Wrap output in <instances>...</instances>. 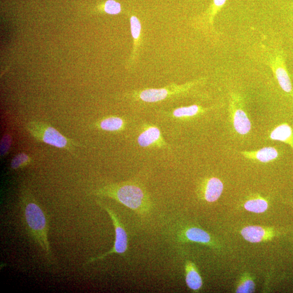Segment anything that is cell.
<instances>
[{
    "mask_svg": "<svg viewBox=\"0 0 293 293\" xmlns=\"http://www.w3.org/2000/svg\"><path fill=\"white\" fill-rule=\"evenodd\" d=\"M20 205L29 235L43 250L47 259L51 260L52 253L48 240V219L43 208L28 188L23 187L21 191Z\"/></svg>",
    "mask_w": 293,
    "mask_h": 293,
    "instance_id": "6da1fadb",
    "label": "cell"
},
{
    "mask_svg": "<svg viewBox=\"0 0 293 293\" xmlns=\"http://www.w3.org/2000/svg\"><path fill=\"white\" fill-rule=\"evenodd\" d=\"M94 193L98 197L115 200L142 216L148 215L152 208L148 192L136 183L111 184L96 190Z\"/></svg>",
    "mask_w": 293,
    "mask_h": 293,
    "instance_id": "7a4b0ae2",
    "label": "cell"
},
{
    "mask_svg": "<svg viewBox=\"0 0 293 293\" xmlns=\"http://www.w3.org/2000/svg\"><path fill=\"white\" fill-rule=\"evenodd\" d=\"M26 128L37 140L55 148L72 151L76 146L71 139L67 138L56 129L44 122L30 121L26 124Z\"/></svg>",
    "mask_w": 293,
    "mask_h": 293,
    "instance_id": "3957f363",
    "label": "cell"
},
{
    "mask_svg": "<svg viewBox=\"0 0 293 293\" xmlns=\"http://www.w3.org/2000/svg\"><path fill=\"white\" fill-rule=\"evenodd\" d=\"M206 80L201 78L187 82L183 85H172L163 88H148L132 93V97L146 103H157L174 96L185 94Z\"/></svg>",
    "mask_w": 293,
    "mask_h": 293,
    "instance_id": "277c9868",
    "label": "cell"
},
{
    "mask_svg": "<svg viewBox=\"0 0 293 293\" xmlns=\"http://www.w3.org/2000/svg\"><path fill=\"white\" fill-rule=\"evenodd\" d=\"M97 204L108 213L111 221H112L115 229V240L114 245L111 250L105 254L91 258L86 264L102 260L111 254H116L124 255L128 249V234L117 214L113 210H111L109 206L102 203V202L97 201Z\"/></svg>",
    "mask_w": 293,
    "mask_h": 293,
    "instance_id": "5b68a950",
    "label": "cell"
},
{
    "mask_svg": "<svg viewBox=\"0 0 293 293\" xmlns=\"http://www.w3.org/2000/svg\"><path fill=\"white\" fill-rule=\"evenodd\" d=\"M230 121L237 133L246 135L252 129V122L244 109V100L239 94L233 93L229 101Z\"/></svg>",
    "mask_w": 293,
    "mask_h": 293,
    "instance_id": "8992f818",
    "label": "cell"
},
{
    "mask_svg": "<svg viewBox=\"0 0 293 293\" xmlns=\"http://www.w3.org/2000/svg\"><path fill=\"white\" fill-rule=\"evenodd\" d=\"M270 67L283 92L293 97V87L282 52H276L270 59Z\"/></svg>",
    "mask_w": 293,
    "mask_h": 293,
    "instance_id": "52a82bcc",
    "label": "cell"
},
{
    "mask_svg": "<svg viewBox=\"0 0 293 293\" xmlns=\"http://www.w3.org/2000/svg\"><path fill=\"white\" fill-rule=\"evenodd\" d=\"M174 238L178 242H195L212 245V238L205 230L196 227H182L174 228Z\"/></svg>",
    "mask_w": 293,
    "mask_h": 293,
    "instance_id": "ba28073f",
    "label": "cell"
},
{
    "mask_svg": "<svg viewBox=\"0 0 293 293\" xmlns=\"http://www.w3.org/2000/svg\"><path fill=\"white\" fill-rule=\"evenodd\" d=\"M227 0H213L212 6L203 16L195 20L192 24L195 29L201 31L207 36L215 33L214 29V19L217 13L225 6Z\"/></svg>",
    "mask_w": 293,
    "mask_h": 293,
    "instance_id": "9c48e42d",
    "label": "cell"
},
{
    "mask_svg": "<svg viewBox=\"0 0 293 293\" xmlns=\"http://www.w3.org/2000/svg\"><path fill=\"white\" fill-rule=\"evenodd\" d=\"M224 186L218 178L212 177L203 181L199 187L202 198L210 203L217 201L221 196Z\"/></svg>",
    "mask_w": 293,
    "mask_h": 293,
    "instance_id": "30bf717a",
    "label": "cell"
},
{
    "mask_svg": "<svg viewBox=\"0 0 293 293\" xmlns=\"http://www.w3.org/2000/svg\"><path fill=\"white\" fill-rule=\"evenodd\" d=\"M130 25L131 34L133 39V45L129 64L131 67H134L138 59L139 50L143 41L142 27L140 21L134 15L130 18Z\"/></svg>",
    "mask_w": 293,
    "mask_h": 293,
    "instance_id": "8fae6325",
    "label": "cell"
},
{
    "mask_svg": "<svg viewBox=\"0 0 293 293\" xmlns=\"http://www.w3.org/2000/svg\"><path fill=\"white\" fill-rule=\"evenodd\" d=\"M240 154L244 158L262 163L273 162L279 157L278 151L273 146H266L253 151H241Z\"/></svg>",
    "mask_w": 293,
    "mask_h": 293,
    "instance_id": "7c38bea8",
    "label": "cell"
},
{
    "mask_svg": "<svg viewBox=\"0 0 293 293\" xmlns=\"http://www.w3.org/2000/svg\"><path fill=\"white\" fill-rule=\"evenodd\" d=\"M241 234L246 241L255 243L271 238L274 232L259 226H249L242 230Z\"/></svg>",
    "mask_w": 293,
    "mask_h": 293,
    "instance_id": "4fadbf2b",
    "label": "cell"
},
{
    "mask_svg": "<svg viewBox=\"0 0 293 293\" xmlns=\"http://www.w3.org/2000/svg\"><path fill=\"white\" fill-rule=\"evenodd\" d=\"M185 281L187 287L194 291H199L203 286V282L195 264L187 261L185 265Z\"/></svg>",
    "mask_w": 293,
    "mask_h": 293,
    "instance_id": "5bb4252c",
    "label": "cell"
},
{
    "mask_svg": "<svg viewBox=\"0 0 293 293\" xmlns=\"http://www.w3.org/2000/svg\"><path fill=\"white\" fill-rule=\"evenodd\" d=\"M271 140L280 141L288 144L293 150V130L287 123L277 125L269 135Z\"/></svg>",
    "mask_w": 293,
    "mask_h": 293,
    "instance_id": "9a60e30c",
    "label": "cell"
},
{
    "mask_svg": "<svg viewBox=\"0 0 293 293\" xmlns=\"http://www.w3.org/2000/svg\"><path fill=\"white\" fill-rule=\"evenodd\" d=\"M161 131L154 126H151L144 131L138 136L137 142L142 148L154 145L162 139Z\"/></svg>",
    "mask_w": 293,
    "mask_h": 293,
    "instance_id": "2e32d148",
    "label": "cell"
},
{
    "mask_svg": "<svg viewBox=\"0 0 293 293\" xmlns=\"http://www.w3.org/2000/svg\"><path fill=\"white\" fill-rule=\"evenodd\" d=\"M124 122L122 118L117 116H110L103 118L97 123L96 126L104 131H118L123 129Z\"/></svg>",
    "mask_w": 293,
    "mask_h": 293,
    "instance_id": "e0dca14e",
    "label": "cell"
},
{
    "mask_svg": "<svg viewBox=\"0 0 293 293\" xmlns=\"http://www.w3.org/2000/svg\"><path fill=\"white\" fill-rule=\"evenodd\" d=\"M207 110L198 105L178 108L173 111L172 115L177 118H188L203 114Z\"/></svg>",
    "mask_w": 293,
    "mask_h": 293,
    "instance_id": "ac0fdd59",
    "label": "cell"
},
{
    "mask_svg": "<svg viewBox=\"0 0 293 293\" xmlns=\"http://www.w3.org/2000/svg\"><path fill=\"white\" fill-rule=\"evenodd\" d=\"M244 206L248 211L260 213L267 210L268 204L266 200L262 198H257L249 200Z\"/></svg>",
    "mask_w": 293,
    "mask_h": 293,
    "instance_id": "d6986e66",
    "label": "cell"
},
{
    "mask_svg": "<svg viewBox=\"0 0 293 293\" xmlns=\"http://www.w3.org/2000/svg\"><path fill=\"white\" fill-rule=\"evenodd\" d=\"M32 162L31 158L26 153L22 152L13 158L11 163V167L12 170H17L24 168Z\"/></svg>",
    "mask_w": 293,
    "mask_h": 293,
    "instance_id": "ffe728a7",
    "label": "cell"
},
{
    "mask_svg": "<svg viewBox=\"0 0 293 293\" xmlns=\"http://www.w3.org/2000/svg\"><path fill=\"white\" fill-rule=\"evenodd\" d=\"M255 290V284L252 278L246 277L242 279L237 287L236 292L239 293L253 292Z\"/></svg>",
    "mask_w": 293,
    "mask_h": 293,
    "instance_id": "44dd1931",
    "label": "cell"
},
{
    "mask_svg": "<svg viewBox=\"0 0 293 293\" xmlns=\"http://www.w3.org/2000/svg\"><path fill=\"white\" fill-rule=\"evenodd\" d=\"M104 9L109 15H116L121 12V6L114 0H108L104 5Z\"/></svg>",
    "mask_w": 293,
    "mask_h": 293,
    "instance_id": "7402d4cb",
    "label": "cell"
},
{
    "mask_svg": "<svg viewBox=\"0 0 293 293\" xmlns=\"http://www.w3.org/2000/svg\"><path fill=\"white\" fill-rule=\"evenodd\" d=\"M12 143V137L10 134H5L0 143V153L2 157H5L9 152Z\"/></svg>",
    "mask_w": 293,
    "mask_h": 293,
    "instance_id": "603a6c76",
    "label": "cell"
}]
</instances>
